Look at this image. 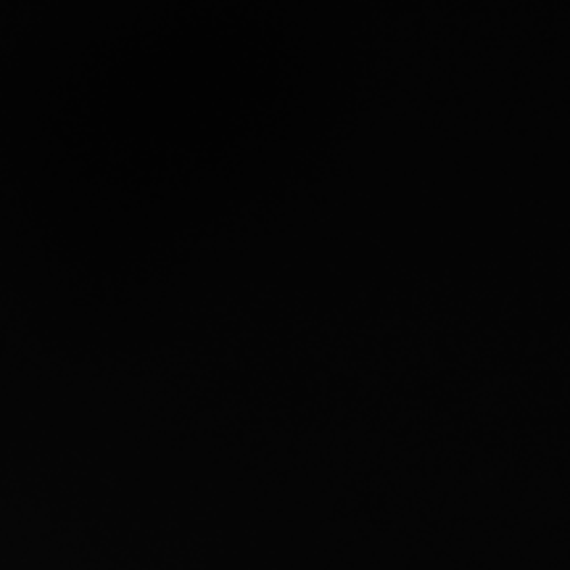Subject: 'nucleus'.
Here are the masks:
<instances>
[]
</instances>
